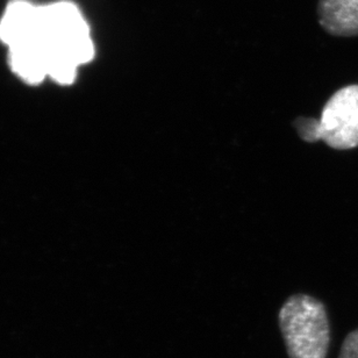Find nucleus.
I'll return each mask as SVG.
<instances>
[{
	"label": "nucleus",
	"mask_w": 358,
	"mask_h": 358,
	"mask_svg": "<svg viewBox=\"0 0 358 358\" xmlns=\"http://www.w3.org/2000/svg\"><path fill=\"white\" fill-rule=\"evenodd\" d=\"M338 358H358V328L345 336Z\"/></svg>",
	"instance_id": "obj_7"
},
{
	"label": "nucleus",
	"mask_w": 358,
	"mask_h": 358,
	"mask_svg": "<svg viewBox=\"0 0 358 358\" xmlns=\"http://www.w3.org/2000/svg\"><path fill=\"white\" fill-rule=\"evenodd\" d=\"M40 31L47 45L80 50L93 43L89 24L80 8L69 1L40 7Z\"/></svg>",
	"instance_id": "obj_3"
},
{
	"label": "nucleus",
	"mask_w": 358,
	"mask_h": 358,
	"mask_svg": "<svg viewBox=\"0 0 358 358\" xmlns=\"http://www.w3.org/2000/svg\"><path fill=\"white\" fill-rule=\"evenodd\" d=\"M317 141L336 150L358 147V84L338 90L317 120Z\"/></svg>",
	"instance_id": "obj_2"
},
{
	"label": "nucleus",
	"mask_w": 358,
	"mask_h": 358,
	"mask_svg": "<svg viewBox=\"0 0 358 358\" xmlns=\"http://www.w3.org/2000/svg\"><path fill=\"white\" fill-rule=\"evenodd\" d=\"M8 61L12 71L27 84L36 85L48 77L47 49L42 38L10 47Z\"/></svg>",
	"instance_id": "obj_5"
},
{
	"label": "nucleus",
	"mask_w": 358,
	"mask_h": 358,
	"mask_svg": "<svg viewBox=\"0 0 358 358\" xmlns=\"http://www.w3.org/2000/svg\"><path fill=\"white\" fill-rule=\"evenodd\" d=\"M38 38H41L40 7L26 0L12 1L0 21V40L10 48Z\"/></svg>",
	"instance_id": "obj_4"
},
{
	"label": "nucleus",
	"mask_w": 358,
	"mask_h": 358,
	"mask_svg": "<svg viewBox=\"0 0 358 358\" xmlns=\"http://www.w3.org/2000/svg\"><path fill=\"white\" fill-rule=\"evenodd\" d=\"M278 322L289 358H327L331 326L320 300L307 294L289 296L279 310Z\"/></svg>",
	"instance_id": "obj_1"
},
{
	"label": "nucleus",
	"mask_w": 358,
	"mask_h": 358,
	"mask_svg": "<svg viewBox=\"0 0 358 358\" xmlns=\"http://www.w3.org/2000/svg\"><path fill=\"white\" fill-rule=\"evenodd\" d=\"M317 21L329 35L358 36V0H319Z\"/></svg>",
	"instance_id": "obj_6"
}]
</instances>
